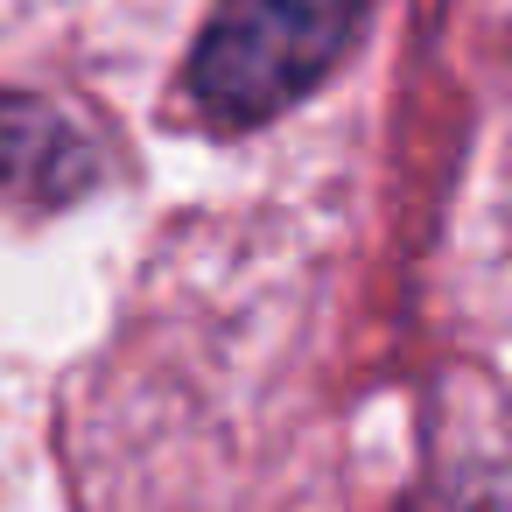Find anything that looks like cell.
<instances>
[{
  "label": "cell",
  "mask_w": 512,
  "mask_h": 512,
  "mask_svg": "<svg viewBox=\"0 0 512 512\" xmlns=\"http://www.w3.org/2000/svg\"><path fill=\"white\" fill-rule=\"evenodd\" d=\"M365 22V0H218L190 50V106L239 134L288 113L330 78Z\"/></svg>",
  "instance_id": "obj_1"
},
{
  "label": "cell",
  "mask_w": 512,
  "mask_h": 512,
  "mask_svg": "<svg viewBox=\"0 0 512 512\" xmlns=\"http://www.w3.org/2000/svg\"><path fill=\"white\" fill-rule=\"evenodd\" d=\"M92 176H99V148L64 106L0 92V197L71 204L78 190H92Z\"/></svg>",
  "instance_id": "obj_2"
}]
</instances>
